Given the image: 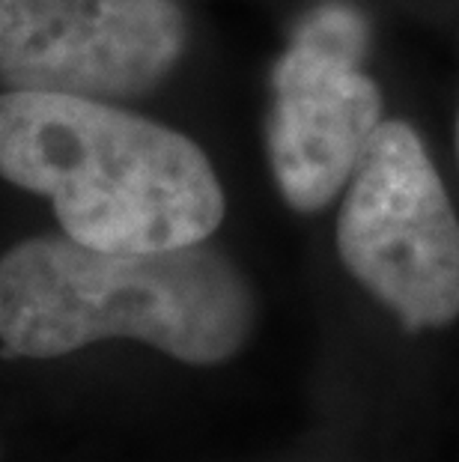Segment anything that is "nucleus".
Here are the masks:
<instances>
[{"label":"nucleus","instance_id":"1","mask_svg":"<svg viewBox=\"0 0 459 462\" xmlns=\"http://www.w3.org/2000/svg\"><path fill=\"white\" fill-rule=\"evenodd\" d=\"M0 176L51 200L63 233L99 251L188 248L224 221L207 152L105 99L0 93Z\"/></svg>","mask_w":459,"mask_h":462},{"label":"nucleus","instance_id":"2","mask_svg":"<svg viewBox=\"0 0 459 462\" xmlns=\"http://www.w3.org/2000/svg\"><path fill=\"white\" fill-rule=\"evenodd\" d=\"M257 299L239 265L207 242L116 254L69 236L18 242L0 260V343L6 356L60 358L129 337L194 367L239 356Z\"/></svg>","mask_w":459,"mask_h":462},{"label":"nucleus","instance_id":"3","mask_svg":"<svg viewBox=\"0 0 459 462\" xmlns=\"http://www.w3.org/2000/svg\"><path fill=\"white\" fill-rule=\"evenodd\" d=\"M337 251L409 331L459 317V218L412 125L385 120L367 143L344 189Z\"/></svg>","mask_w":459,"mask_h":462},{"label":"nucleus","instance_id":"4","mask_svg":"<svg viewBox=\"0 0 459 462\" xmlns=\"http://www.w3.org/2000/svg\"><path fill=\"white\" fill-rule=\"evenodd\" d=\"M185 36L173 0H0V84L134 99L173 72Z\"/></svg>","mask_w":459,"mask_h":462},{"label":"nucleus","instance_id":"5","mask_svg":"<svg viewBox=\"0 0 459 462\" xmlns=\"http://www.w3.org/2000/svg\"><path fill=\"white\" fill-rule=\"evenodd\" d=\"M382 123V93L361 63L292 39L271 72L269 111V162L283 200L298 212L326 209Z\"/></svg>","mask_w":459,"mask_h":462},{"label":"nucleus","instance_id":"6","mask_svg":"<svg viewBox=\"0 0 459 462\" xmlns=\"http://www.w3.org/2000/svg\"><path fill=\"white\" fill-rule=\"evenodd\" d=\"M292 39L305 45H314L319 51L361 63L364 48H367V24L353 6L322 4L298 24V31Z\"/></svg>","mask_w":459,"mask_h":462},{"label":"nucleus","instance_id":"7","mask_svg":"<svg viewBox=\"0 0 459 462\" xmlns=\"http://www.w3.org/2000/svg\"><path fill=\"white\" fill-rule=\"evenodd\" d=\"M456 134H459V125H456Z\"/></svg>","mask_w":459,"mask_h":462}]
</instances>
